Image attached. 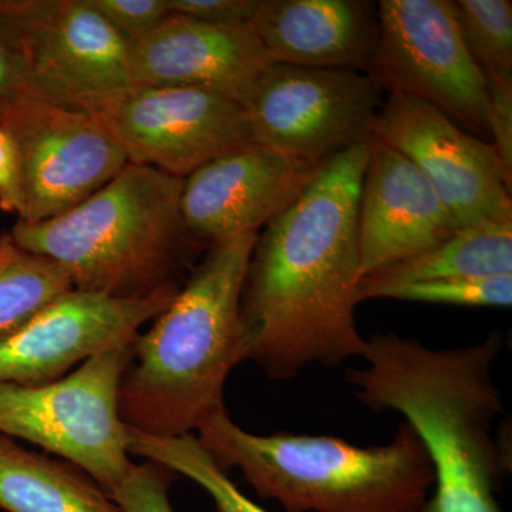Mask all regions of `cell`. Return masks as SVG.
Wrapping results in <instances>:
<instances>
[{"mask_svg": "<svg viewBox=\"0 0 512 512\" xmlns=\"http://www.w3.org/2000/svg\"><path fill=\"white\" fill-rule=\"evenodd\" d=\"M370 143L329 158L256 237L241 295L247 360L271 380L363 357L357 211Z\"/></svg>", "mask_w": 512, "mask_h": 512, "instance_id": "6da1fadb", "label": "cell"}, {"mask_svg": "<svg viewBox=\"0 0 512 512\" xmlns=\"http://www.w3.org/2000/svg\"><path fill=\"white\" fill-rule=\"evenodd\" d=\"M503 335L460 348L434 349L394 332L367 339L363 366L346 382L375 412L402 414L426 447L434 487L421 512H503L497 493L511 473L507 431L495 434L504 413L493 366Z\"/></svg>", "mask_w": 512, "mask_h": 512, "instance_id": "7a4b0ae2", "label": "cell"}, {"mask_svg": "<svg viewBox=\"0 0 512 512\" xmlns=\"http://www.w3.org/2000/svg\"><path fill=\"white\" fill-rule=\"evenodd\" d=\"M258 234L210 245L146 332L121 377L120 416L157 437L192 434L225 409V384L247 362L241 295Z\"/></svg>", "mask_w": 512, "mask_h": 512, "instance_id": "3957f363", "label": "cell"}, {"mask_svg": "<svg viewBox=\"0 0 512 512\" xmlns=\"http://www.w3.org/2000/svg\"><path fill=\"white\" fill-rule=\"evenodd\" d=\"M195 437L222 470L237 468L286 512H421L434 487L429 454L407 423L390 443L359 447L333 436L249 433L224 409Z\"/></svg>", "mask_w": 512, "mask_h": 512, "instance_id": "277c9868", "label": "cell"}, {"mask_svg": "<svg viewBox=\"0 0 512 512\" xmlns=\"http://www.w3.org/2000/svg\"><path fill=\"white\" fill-rule=\"evenodd\" d=\"M184 178L127 163L113 180L50 220L18 221L13 244L62 269L73 289L144 298L170 286L195 242L181 217Z\"/></svg>", "mask_w": 512, "mask_h": 512, "instance_id": "5b68a950", "label": "cell"}, {"mask_svg": "<svg viewBox=\"0 0 512 512\" xmlns=\"http://www.w3.org/2000/svg\"><path fill=\"white\" fill-rule=\"evenodd\" d=\"M133 345L107 350L45 384H0V433L29 441L116 490L133 467L120 416L121 377Z\"/></svg>", "mask_w": 512, "mask_h": 512, "instance_id": "8992f818", "label": "cell"}, {"mask_svg": "<svg viewBox=\"0 0 512 512\" xmlns=\"http://www.w3.org/2000/svg\"><path fill=\"white\" fill-rule=\"evenodd\" d=\"M0 36L37 99L93 113L133 86L126 42L89 0H0Z\"/></svg>", "mask_w": 512, "mask_h": 512, "instance_id": "52a82bcc", "label": "cell"}, {"mask_svg": "<svg viewBox=\"0 0 512 512\" xmlns=\"http://www.w3.org/2000/svg\"><path fill=\"white\" fill-rule=\"evenodd\" d=\"M383 89L357 70L274 63L245 103L255 143L309 163L372 140Z\"/></svg>", "mask_w": 512, "mask_h": 512, "instance_id": "ba28073f", "label": "cell"}, {"mask_svg": "<svg viewBox=\"0 0 512 512\" xmlns=\"http://www.w3.org/2000/svg\"><path fill=\"white\" fill-rule=\"evenodd\" d=\"M379 39L367 76L383 92L426 101L463 124L488 133L487 79L468 55L448 0H382Z\"/></svg>", "mask_w": 512, "mask_h": 512, "instance_id": "9c48e42d", "label": "cell"}, {"mask_svg": "<svg viewBox=\"0 0 512 512\" xmlns=\"http://www.w3.org/2000/svg\"><path fill=\"white\" fill-rule=\"evenodd\" d=\"M92 114L127 163L178 178L254 141L241 103L192 87L131 86Z\"/></svg>", "mask_w": 512, "mask_h": 512, "instance_id": "30bf717a", "label": "cell"}, {"mask_svg": "<svg viewBox=\"0 0 512 512\" xmlns=\"http://www.w3.org/2000/svg\"><path fill=\"white\" fill-rule=\"evenodd\" d=\"M373 137L416 165L460 227L511 224L512 174L491 143L461 130L444 111L387 93Z\"/></svg>", "mask_w": 512, "mask_h": 512, "instance_id": "8fae6325", "label": "cell"}, {"mask_svg": "<svg viewBox=\"0 0 512 512\" xmlns=\"http://www.w3.org/2000/svg\"><path fill=\"white\" fill-rule=\"evenodd\" d=\"M18 147L26 224L82 204L126 167L120 144L89 111L28 99L0 124Z\"/></svg>", "mask_w": 512, "mask_h": 512, "instance_id": "7c38bea8", "label": "cell"}, {"mask_svg": "<svg viewBox=\"0 0 512 512\" xmlns=\"http://www.w3.org/2000/svg\"><path fill=\"white\" fill-rule=\"evenodd\" d=\"M180 288L133 299L64 292L0 345V384L55 382L94 356L133 345L140 329L170 305Z\"/></svg>", "mask_w": 512, "mask_h": 512, "instance_id": "4fadbf2b", "label": "cell"}, {"mask_svg": "<svg viewBox=\"0 0 512 512\" xmlns=\"http://www.w3.org/2000/svg\"><path fill=\"white\" fill-rule=\"evenodd\" d=\"M325 163H309L252 143L184 178L180 210L195 242L259 234L292 205Z\"/></svg>", "mask_w": 512, "mask_h": 512, "instance_id": "5bb4252c", "label": "cell"}, {"mask_svg": "<svg viewBox=\"0 0 512 512\" xmlns=\"http://www.w3.org/2000/svg\"><path fill=\"white\" fill-rule=\"evenodd\" d=\"M133 86L192 87L245 107L274 59L249 25L222 26L168 15L127 45Z\"/></svg>", "mask_w": 512, "mask_h": 512, "instance_id": "9a60e30c", "label": "cell"}, {"mask_svg": "<svg viewBox=\"0 0 512 512\" xmlns=\"http://www.w3.org/2000/svg\"><path fill=\"white\" fill-rule=\"evenodd\" d=\"M460 228L416 165L373 137L357 211L360 279L436 247Z\"/></svg>", "mask_w": 512, "mask_h": 512, "instance_id": "2e32d148", "label": "cell"}, {"mask_svg": "<svg viewBox=\"0 0 512 512\" xmlns=\"http://www.w3.org/2000/svg\"><path fill=\"white\" fill-rule=\"evenodd\" d=\"M275 63L366 73L379 39L363 0H259L249 22Z\"/></svg>", "mask_w": 512, "mask_h": 512, "instance_id": "e0dca14e", "label": "cell"}, {"mask_svg": "<svg viewBox=\"0 0 512 512\" xmlns=\"http://www.w3.org/2000/svg\"><path fill=\"white\" fill-rule=\"evenodd\" d=\"M0 508L8 512H126L79 467L26 450L2 433Z\"/></svg>", "mask_w": 512, "mask_h": 512, "instance_id": "ac0fdd59", "label": "cell"}, {"mask_svg": "<svg viewBox=\"0 0 512 512\" xmlns=\"http://www.w3.org/2000/svg\"><path fill=\"white\" fill-rule=\"evenodd\" d=\"M512 275L511 224L461 227L421 254L360 279V286H384L431 279H485Z\"/></svg>", "mask_w": 512, "mask_h": 512, "instance_id": "d6986e66", "label": "cell"}, {"mask_svg": "<svg viewBox=\"0 0 512 512\" xmlns=\"http://www.w3.org/2000/svg\"><path fill=\"white\" fill-rule=\"evenodd\" d=\"M73 289L59 266L0 238V345L37 312Z\"/></svg>", "mask_w": 512, "mask_h": 512, "instance_id": "ffe728a7", "label": "cell"}, {"mask_svg": "<svg viewBox=\"0 0 512 512\" xmlns=\"http://www.w3.org/2000/svg\"><path fill=\"white\" fill-rule=\"evenodd\" d=\"M130 434V454L190 478L210 495L217 512H268L239 491L195 434L157 437L131 429Z\"/></svg>", "mask_w": 512, "mask_h": 512, "instance_id": "44dd1931", "label": "cell"}, {"mask_svg": "<svg viewBox=\"0 0 512 512\" xmlns=\"http://www.w3.org/2000/svg\"><path fill=\"white\" fill-rule=\"evenodd\" d=\"M468 55L484 76H512V3L510 0L451 2Z\"/></svg>", "mask_w": 512, "mask_h": 512, "instance_id": "7402d4cb", "label": "cell"}, {"mask_svg": "<svg viewBox=\"0 0 512 512\" xmlns=\"http://www.w3.org/2000/svg\"><path fill=\"white\" fill-rule=\"evenodd\" d=\"M379 298L467 308H510L512 275L485 279H431L372 288L357 285V302Z\"/></svg>", "mask_w": 512, "mask_h": 512, "instance_id": "603a6c76", "label": "cell"}, {"mask_svg": "<svg viewBox=\"0 0 512 512\" xmlns=\"http://www.w3.org/2000/svg\"><path fill=\"white\" fill-rule=\"evenodd\" d=\"M173 474L151 461L133 464L119 487L111 491V497L126 512H175L168 497Z\"/></svg>", "mask_w": 512, "mask_h": 512, "instance_id": "cb8c5ba5", "label": "cell"}, {"mask_svg": "<svg viewBox=\"0 0 512 512\" xmlns=\"http://www.w3.org/2000/svg\"><path fill=\"white\" fill-rule=\"evenodd\" d=\"M89 3L126 45L147 35L170 15L167 0H89Z\"/></svg>", "mask_w": 512, "mask_h": 512, "instance_id": "d4e9b609", "label": "cell"}, {"mask_svg": "<svg viewBox=\"0 0 512 512\" xmlns=\"http://www.w3.org/2000/svg\"><path fill=\"white\" fill-rule=\"evenodd\" d=\"M488 86V133L491 146L512 174V76H485Z\"/></svg>", "mask_w": 512, "mask_h": 512, "instance_id": "484cf974", "label": "cell"}, {"mask_svg": "<svg viewBox=\"0 0 512 512\" xmlns=\"http://www.w3.org/2000/svg\"><path fill=\"white\" fill-rule=\"evenodd\" d=\"M259 0H167L168 13L210 25H249Z\"/></svg>", "mask_w": 512, "mask_h": 512, "instance_id": "4316f807", "label": "cell"}, {"mask_svg": "<svg viewBox=\"0 0 512 512\" xmlns=\"http://www.w3.org/2000/svg\"><path fill=\"white\" fill-rule=\"evenodd\" d=\"M32 97L36 96L30 87L23 60L8 40L0 36V124L8 119L23 101Z\"/></svg>", "mask_w": 512, "mask_h": 512, "instance_id": "83f0119b", "label": "cell"}, {"mask_svg": "<svg viewBox=\"0 0 512 512\" xmlns=\"http://www.w3.org/2000/svg\"><path fill=\"white\" fill-rule=\"evenodd\" d=\"M0 210L16 214L23 211L22 168L15 140L0 127Z\"/></svg>", "mask_w": 512, "mask_h": 512, "instance_id": "f1b7e54d", "label": "cell"}]
</instances>
